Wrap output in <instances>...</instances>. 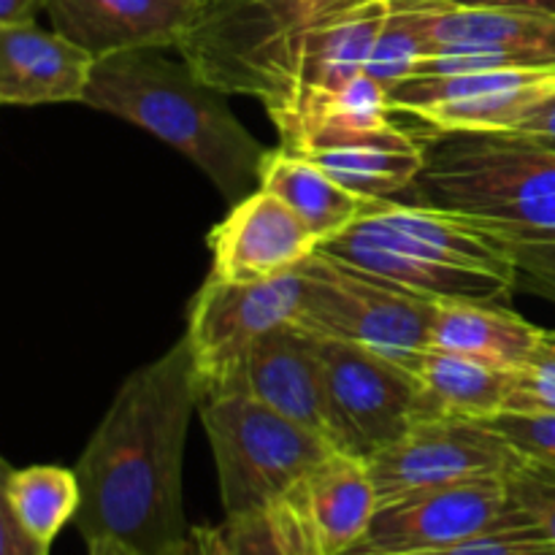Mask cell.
Here are the masks:
<instances>
[{
  "label": "cell",
  "mask_w": 555,
  "mask_h": 555,
  "mask_svg": "<svg viewBox=\"0 0 555 555\" xmlns=\"http://www.w3.org/2000/svg\"><path fill=\"white\" fill-rule=\"evenodd\" d=\"M393 112L428 133H507L555 98V65L410 76L388 90Z\"/></svg>",
  "instance_id": "11"
},
{
  "label": "cell",
  "mask_w": 555,
  "mask_h": 555,
  "mask_svg": "<svg viewBox=\"0 0 555 555\" xmlns=\"http://www.w3.org/2000/svg\"><path fill=\"white\" fill-rule=\"evenodd\" d=\"M173 3H179V5H182V9H188L190 14H195V11L204 9V5L209 3V0H173Z\"/></svg>",
  "instance_id": "37"
},
{
  "label": "cell",
  "mask_w": 555,
  "mask_h": 555,
  "mask_svg": "<svg viewBox=\"0 0 555 555\" xmlns=\"http://www.w3.org/2000/svg\"><path fill=\"white\" fill-rule=\"evenodd\" d=\"M390 0H334L309 27L285 95L266 108L285 150L296 152L318 108L366 70Z\"/></svg>",
  "instance_id": "14"
},
{
  "label": "cell",
  "mask_w": 555,
  "mask_h": 555,
  "mask_svg": "<svg viewBox=\"0 0 555 555\" xmlns=\"http://www.w3.org/2000/svg\"><path fill=\"white\" fill-rule=\"evenodd\" d=\"M415 555H555V545L529 520V515L486 534L469 537L459 545Z\"/></svg>",
  "instance_id": "27"
},
{
  "label": "cell",
  "mask_w": 555,
  "mask_h": 555,
  "mask_svg": "<svg viewBox=\"0 0 555 555\" xmlns=\"http://www.w3.org/2000/svg\"><path fill=\"white\" fill-rule=\"evenodd\" d=\"M507 482L515 507L555 545V469L524 461Z\"/></svg>",
  "instance_id": "29"
},
{
  "label": "cell",
  "mask_w": 555,
  "mask_h": 555,
  "mask_svg": "<svg viewBox=\"0 0 555 555\" xmlns=\"http://www.w3.org/2000/svg\"><path fill=\"white\" fill-rule=\"evenodd\" d=\"M260 188L285 201L320 238V247L356 225L377 201L352 193L325 168L285 146L269 150L260 168Z\"/></svg>",
  "instance_id": "22"
},
{
  "label": "cell",
  "mask_w": 555,
  "mask_h": 555,
  "mask_svg": "<svg viewBox=\"0 0 555 555\" xmlns=\"http://www.w3.org/2000/svg\"><path fill=\"white\" fill-rule=\"evenodd\" d=\"M426 139L396 125L307 152L336 182L369 201H390L393 195L410 193L426 168Z\"/></svg>",
  "instance_id": "20"
},
{
  "label": "cell",
  "mask_w": 555,
  "mask_h": 555,
  "mask_svg": "<svg viewBox=\"0 0 555 555\" xmlns=\"http://www.w3.org/2000/svg\"><path fill=\"white\" fill-rule=\"evenodd\" d=\"M87 555H135L130 547H125L122 542L114 540H95L87 545Z\"/></svg>",
  "instance_id": "35"
},
{
  "label": "cell",
  "mask_w": 555,
  "mask_h": 555,
  "mask_svg": "<svg viewBox=\"0 0 555 555\" xmlns=\"http://www.w3.org/2000/svg\"><path fill=\"white\" fill-rule=\"evenodd\" d=\"M204 388L188 339L135 369L87 439L76 477L81 540L122 542L135 555H173L188 542L182 464Z\"/></svg>",
  "instance_id": "1"
},
{
  "label": "cell",
  "mask_w": 555,
  "mask_h": 555,
  "mask_svg": "<svg viewBox=\"0 0 555 555\" xmlns=\"http://www.w3.org/2000/svg\"><path fill=\"white\" fill-rule=\"evenodd\" d=\"M225 92L201 79L188 60L163 49H128L95 63L85 106L125 119L182 152L228 204L260 188L266 150L231 112Z\"/></svg>",
  "instance_id": "3"
},
{
  "label": "cell",
  "mask_w": 555,
  "mask_h": 555,
  "mask_svg": "<svg viewBox=\"0 0 555 555\" xmlns=\"http://www.w3.org/2000/svg\"><path fill=\"white\" fill-rule=\"evenodd\" d=\"M431 54L412 76L555 65V11L531 5H466L434 0Z\"/></svg>",
  "instance_id": "12"
},
{
  "label": "cell",
  "mask_w": 555,
  "mask_h": 555,
  "mask_svg": "<svg viewBox=\"0 0 555 555\" xmlns=\"http://www.w3.org/2000/svg\"><path fill=\"white\" fill-rule=\"evenodd\" d=\"M415 374L423 417L491 421L507 404L509 372L477 358L431 347L421 358Z\"/></svg>",
  "instance_id": "23"
},
{
  "label": "cell",
  "mask_w": 555,
  "mask_h": 555,
  "mask_svg": "<svg viewBox=\"0 0 555 555\" xmlns=\"http://www.w3.org/2000/svg\"><path fill=\"white\" fill-rule=\"evenodd\" d=\"M466 5H531V9H553L555 0H455Z\"/></svg>",
  "instance_id": "34"
},
{
  "label": "cell",
  "mask_w": 555,
  "mask_h": 555,
  "mask_svg": "<svg viewBox=\"0 0 555 555\" xmlns=\"http://www.w3.org/2000/svg\"><path fill=\"white\" fill-rule=\"evenodd\" d=\"M206 555H287L263 513L225 518L220 526H195Z\"/></svg>",
  "instance_id": "26"
},
{
  "label": "cell",
  "mask_w": 555,
  "mask_h": 555,
  "mask_svg": "<svg viewBox=\"0 0 555 555\" xmlns=\"http://www.w3.org/2000/svg\"><path fill=\"white\" fill-rule=\"evenodd\" d=\"M412 204L461 217L518 269V291L555 304V141L428 133Z\"/></svg>",
  "instance_id": "2"
},
{
  "label": "cell",
  "mask_w": 555,
  "mask_h": 555,
  "mask_svg": "<svg viewBox=\"0 0 555 555\" xmlns=\"http://www.w3.org/2000/svg\"><path fill=\"white\" fill-rule=\"evenodd\" d=\"M95 63L79 43L36 22L0 25V103H85Z\"/></svg>",
  "instance_id": "18"
},
{
  "label": "cell",
  "mask_w": 555,
  "mask_h": 555,
  "mask_svg": "<svg viewBox=\"0 0 555 555\" xmlns=\"http://www.w3.org/2000/svg\"><path fill=\"white\" fill-rule=\"evenodd\" d=\"M198 415L217 466L225 518L263 513L298 477L339 450L328 437L238 388L206 393Z\"/></svg>",
  "instance_id": "6"
},
{
  "label": "cell",
  "mask_w": 555,
  "mask_h": 555,
  "mask_svg": "<svg viewBox=\"0 0 555 555\" xmlns=\"http://www.w3.org/2000/svg\"><path fill=\"white\" fill-rule=\"evenodd\" d=\"M431 347L477 358L499 369L524 366L545 347V328H537L507 304H439Z\"/></svg>",
  "instance_id": "21"
},
{
  "label": "cell",
  "mask_w": 555,
  "mask_h": 555,
  "mask_svg": "<svg viewBox=\"0 0 555 555\" xmlns=\"http://www.w3.org/2000/svg\"><path fill=\"white\" fill-rule=\"evenodd\" d=\"M325 369L331 442L361 459L399 442L423 421L415 369L358 347L320 336Z\"/></svg>",
  "instance_id": "8"
},
{
  "label": "cell",
  "mask_w": 555,
  "mask_h": 555,
  "mask_svg": "<svg viewBox=\"0 0 555 555\" xmlns=\"http://www.w3.org/2000/svg\"><path fill=\"white\" fill-rule=\"evenodd\" d=\"M209 276L225 282H266L296 271L320 249L312 228L269 190L258 188L231 206L209 231Z\"/></svg>",
  "instance_id": "16"
},
{
  "label": "cell",
  "mask_w": 555,
  "mask_h": 555,
  "mask_svg": "<svg viewBox=\"0 0 555 555\" xmlns=\"http://www.w3.org/2000/svg\"><path fill=\"white\" fill-rule=\"evenodd\" d=\"M507 133L555 141V98H551L547 103H542V106L537 108V112H531L529 117L518 125V128L507 130Z\"/></svg>",
  "instance_id": "32"
},
{
  "label": "cell",
  "mask_w": 555,
  "mask_h": 555,
  "mask_svg": "<svg viewBox=\"0 0 555 555\" xmlns=\"http://www.w3.org/2000/svg\"><path fill=\"white\" fill-rule=\"evenodd\" d=\"M320 249L439 304H507L518 293L509 255L475 225L431 206L377 201Z\"/></svg>",
  "instance_id": "4"
},
{
  "label": "cell",
  "mask_w": 555,
  "mask_h": 555,
  "mask_svg": "<svg viewBox=\"0 0 555 555\" xmlns=\"http://www.w3.org/2000/svg\"><path fill=\"white\" fill-rule=\"evenodd\" d=\"M366 461L379 504L428 488L509 477L524 464L496 428L466 417H423Z\"/></svg>",
  "instance_id": "13"
},
{
  "label": "cell",
  "mask_w": 555,
  "mask_h": 555,
  "mask_svg": "<svg viewBox=\"0 0 555 555\" xmlns=\"http://www.w3.org/2000/svg\"><path fill=\"white\" fill-rule=\"evenodd\" d=\"M301 271L307 293L298 323L312 334L352 341L410 369L431 350L439 301L388 285L323 249Z\"/></svg>",
  "instance_id": "7"
},
{
  "label": "cell",
  "mask_w": 555,
  "mask_h": 555,
  "mask_svg": "<svg viewBox=\"0 0 555 555\" xmlns=\"http://www.w3.org/2000/svg\"><path fill=\"white\" fill-rule=\"evenodd\" d=\"M49 542L36 540L27 534L14 515L0 504V555H49Z\"/></svg>",
  "instance_id": "31"
},
{
  "label": "cell",
  "mask_w": 555,
  "mask_h": 555,
  "mask_svg": "<svg viewBox=\"0 0 555 555\" xmlns=\"http://www.w3.org/2000/svg\"><path fill=\"white\" fill-rule=\"evenodd\" d=\"M47 16L52 30L95 60L128 49H177L193 20L173 0H49Z\"/></svg>",
  "instance_id": "19"
},
{
  "label": "cell",
  "mask_w": 555,
  "mask_h": 555,
  "mask_svg": "<svg viewBox=\"0 0 555 555\" xmlns=\"http://www.w3.org/2000/svg\"><path fill=\"white\" fill-rule=\"evenodd\" d=\"M524 518L507 477L428 488L379 504L361 545L350 555H415L459 545Z\"/></svg>",
  "instance_id": "15"
},
{
  "label": "cell",
  "mask_w": 555,
  "mask_h": 555,
  "mask_svg": "<svg viewBox=\"0 0 555 555\" xmlns=\"http://www.w3.org/2000/svg\"><path fill=\"white\" fill-rule=\"evenodd\" d=\"M545 347L555 352V331H545Z\"/></svg>",
  "instance_id": "38"
},
{
  "label": "cell",
  "mask_w": 555,
  "mask_h": 555,
  "mask_svg": "<svg viewBox=\"0 0 555 555\" xmlns=\"http://www.w3.org/2000/svg\"><path fill=\"white\" fill-rule=\"evenodd\" d=\"M304 271L266 282H225L209 276L188 307V339L204 396L225 388L255 345L274 328L298 323Z\"/></svg>",
  "instance_id": "9"
},
{
  "label": "cell",
  "mask_w": 555,
  "mask_h": 555,
  "mask_svg": "<svg viewBox=\"0 0 555 555\" xmlns=\"http://www.w3.org/2000/svg\"><path fill=\"white\" fill-rule=\"evenodd\" d=\"M502 412H555V352L542 347L540 356L509 372Z\"/></svg>",
  "instance_id": "30"
},
{
  "label": "cell",
  "mask_w": 555,
  "mask_h": 555,
  "mask_svg": "<svg viewBox=\"0 0 555 555\" xmlns=\"http://www.w3.org/2000/svg\"><path fill=\"white\" fill-rule=\"evenodd\" d=\"M486 423L520 459L555 469V412H499Z\"/></svg>",
  "instance_id": "28"
},
{
  "label": "cell",
  "mask_w": 555,
  "mask_h": 555,
  "mask_svg": "<svg viewBox=\"0 0 555 555\" xmlns=\"http://www.w3.org/2000/svg\"><path fill=\"white\" fill-rule=\"evenodd\" d=\"M225 388L244 390L271 410L331 439L320 336L301 323L280 325L266 334Z\"/></svg>",
  "instance_id": "17"
},
{
  "label": "cell",
  "mask_w": 555,
  "mask_h": 555,
  "mask_svg": "<svg viewBox=\"0 0 555 555\" xmlns=\"http://www.w3.org/2000/svg\"><path fill=\"white\" fill-rule=\"evenodd\" d=\"M379 509L369 461L334 450L263 509L287 555H350Z\"/></svg>",
  "instance_id": "10"
},
{
  "label": "cell",
  "mask_w": 555,
  "mask_h": 555,
  "mask_svg": "<svg viewBox=\"0 0 555 555\" xmlns=\"http://www.w3.org/2000/svg\"><path fill=\"white\" fill-rule=\"evenodd\" d=\"M334 0H209L177 52L225 95H253L266 108L291 87L312 22Z\"/></svg>",
  "instance_id": "5"
},
{
  "label": "cell",
  "mask_w": 555,
  "mask_h": 555,
  "mask_svg": "<svg viewBox=\"0 0 555 555\" xmlns=\"http://www.w3.org/2000/svg\"><path fill=\"white\" fill-rule=\"evenodd\" d=\"M49 0H0V25H20L36 22L41 11H47Z\"/></svg>",
  "instance_id": "33"
},
{
  "label": "cell",
  "mask_w": 555,
  "mask_h": 555,
  "mask_svg": "<svg viewBox=\"0 0 555 555\" xmlns=\"http://www.w3.org/2000/svg\"><path fill=\"white\" fill-rule=\"evenodd\" d=\"M173 555H206V547H204V542H201V534H198V529H190V534H188V542H184L182 547H179L177 553Z\"/></svg>",
  "instance_id": "36"
},
{
  "label": "cell",
  "mask_w": 555,
  "mask_h": 555,
  "mask_svg": "<svg viewBox=\"0 0 555 555\" xmlns=\"http://www.w3.org/2000/svg\"><path fill=\"white\" fill-rule=\"evenodd\" d=\"M390 114H393V106H390L388 87L374 79L369 70H363L318 108L296 152L307 155L318 146H328L336 141L388 128V125H393Z\"/></svg>",
  "instance_id": "25"
},
{
  "label": "cell",
  "mask_w": 555,
  "mask_h": 555,
  "mask_svg": "<svg viewBox=\"0 0 555 555\" xmlns=\"http://www.w3.org/2000/svg\"><path fill=\"white\" fill-rule=\"evenodd\" d=\"M79 504L81 486L76 469L54 464L22 466V469L5 466L3 507L36 540L52 545L54 537L70 520H76Z\"/></svg>",
  "instance_id": "24"
}]
</instances>
